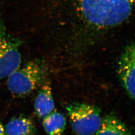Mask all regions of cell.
Instances as JSON below:
<instances>
[{
    "instance_id": "30bf717a",
    "label": "cell",
    "mask_w": 135,
    "mask_h": 135,
    "mask_svg": "<svg viewBox=\"0 0 135 135\" xmlns=\"http://www.w3.org/2000/svg\"><path fill=\"white\" fill-rule=\"evenodd\" d=\"M5 135V130L2 125V124L0 123V135Z\"/></svg>"
},
{
    "instance_id": "8992f818",
    "label": "cell",
    "mask_w": 135,
    "mask_h": 135,
    "mask_svg": "<svg viewBox=\"0 0 135 135\" xmlns=\"http://www.w3.org/2000/svg\"><path fill=\"white\" fill-rule=\"evenodd\" d=\"M34 106L36 114L40 118L44 119L53 111L55 104L49 85L46 84L41 88L36 97Z\"/></svg>"
},
{
    "instance_id": "7a4b0ae2",
    "label": "cell",
    "mask_w": 135,
    "mask_h": 135,
    "mask_svg": "<svg viewBox=\"0 0 135 135\" xmlns=\"http://www.w3.org/2000/svg\"><path fill=\"white\" fill-rule=\"evenodd\" d=\"M45 74V68L42 63L30 61L8 76L7 87L15 96L27 95L33 92L42 83Z\"/></svg>"
},
{
    "instance_id": "ba28073f",
    "label": "cell",
    "mask_w": 135,
    "mask_h": 135,
    "mask_svg": "<svg viewBox=\"0 0 135 135\" xmlns=\"http://www.w3.org/2000/svg\"><path fill=\"white\" fill-rule=\"evenodd\" d=\"M36 131L34 122L31 119L20 117L10 120L6 126V135H33Z\"/></svg>"
},
{
    "instance_id": "3957f363",
    "label": "cell",
    "mask_w": 135,
    "mask_h": 135,
    "mask_svg": "<svg viewBox=\"0 0 135 135\" xmlns=\"http://www.w3.org/2000/svg\"><path fill=\"white\" fill-rule=\"evenodd\" d=\"M73 130L78 135H94L101 123V111L97 107L73 103L66 107Z\"/></svg>"
},
{
    "instance_id": "6da1fadb",
    "label": "cell",
    "mask_w": 135,
    "mask_h": 135,
    "mask_svg": "<svg viewBox=\"0 0 135 135\" xmlns=\"http://www.w3.org/2000/svg\"><path fill=\"white\" fill-rule=\"evenodd\" d=\"M78 2L81 14L89 24L106 28L128 19L134 0H78Z\"/></svg>"
},
{
    "instance_id": "5b68a950",
    "label": "cell",
    "mask_w": 135,
    "mask_h": 135,
    "mask_svg": "<svg viewBox=\"0 0 135 135\" xmlns=\"http://www.w3.org/2000/svg\"><path fill=\"white\" fill-rule=\"evenodd\" d=\"M135 46L131 43L126 48L119 62L118 73L120 81L131 99L135 98Z\"/></svg>"
},
{
    "instance_id": "277c9868",
    "label": "cell",
    "mask_w": 135,
    "mask_h": 135,
    "mask_svg": "<svg viewBox=\"0 0 135 135\" xmlns=\"http://www.w3.org/2000/svg\"><path fill=\"white\" fill-rule=\"evenodd\" d=\"M19 41L8 34L0 18V79L8 76L20 67L21 56Z\"/></svg>"
},
{
    "instance_id": "52a82bcc",
    "label": "cell",
    "mask_w": 135,
    "mask_h": 135,
    "mask_svg": "<svg viewBox=\"0 0 135 135\" xmlns=\"http://www.w3.org/2000/svg\"><path fill=\"white\" fill-rule=\"evenodd\" d=\"M93 135H130V132L117 116L110 114L102 119L100 127Z\"/></svg>"
},
{
    "instance_id": "9c48e42d",
    "label": "cell",
    "mask_w": 135,
    "mask_h": 135,
    "mask_svg": "<svg viewBox=\"0 0 135 135\" xmlns=\"http://www.w3.org/2000/svg\"><path fill=\"white\" fill-rule=\"evenodd\" d=\"M44 128L48 135H61L66 126L65 116L57 111H53L44 118Z\"/></svg>"
}]
</instances>
